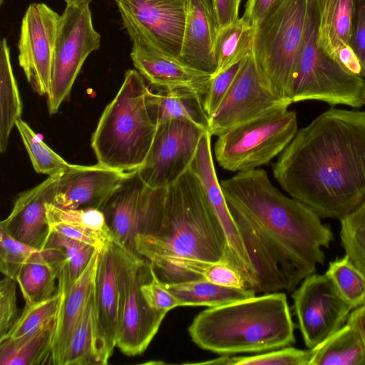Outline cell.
<instances>
[{"mask_svg": "<svg viewBox=\"0 0 365 365\" xmlns=\"http://www.w3.org/2000/svg\"><path fill=\"white\" fill-rule=\"evenodd\" d=\"M220 185L255 268L256 294L292 291L324 264L330 227L282 194L264 170L239 172Z\"/></svg>", "mask_w": 365, "mask_h": 365, "instance_id": "obj_1", "label": "cell"}, {"mask_svg": "<svg viewBox=\"0 0 365 365\" xmlns=\"http://www.w3.org/2000/svg\"><path fill=\"white\" fill-rule=\"evenodd\" d=\"M292 197L340 220L365 200V112L330 108L297 130L273 167Z\"/></svg>", "mask_w": 365, "mask_h": 365, "instance_id": "obj_2", "label": "cell"}, {"mask_svg": "<svg viewBox=\"0 0 365 365\" xmlns=\"http://www.w3.org/2000/svg\"><path fill=\"white\" fill-rule=\"evenodd\" d=\"M225 247L222 227L190 168L159 190L135 239L136 252L166 283L202 279L207 263L221 262Z\"/></svg>", "mask_w": 365, "mask_h": 365, "instance_id": "obj_3", "label": "cell"}, {"mask_svg": "<svg viewBox=\"0 0 365 365\" xmlns=\"http://www.w3.org/2000/svg\"><path fill=\"white\" fill-rule=\"evenodd\" d=\"M188 333L200 348L227 356L261 353L295 342L287 298L279 292L205 309L194 318Z\"/></svg>", "mask_w": 365, "mask_h": 365, "instance_id": "obj_4", "label": "cell"}, {"mask_svg": "<svg viewBox=\"0 0 365 365\" xmlns=\"http://www.w3.org/2000/svg\"><path fill=\"white\" fill-rule=\"evenodd\" d=\"M145 82L135 69L128 70L102 113L91 138L99 165L130 173L144 164L158 125L148 105L150 87Z\"/></svg>", "mask_w": 365, "mask_h": 365, "instance_id": "obj_5", "label": "cell"}, {"mask_svg": "<svg viewBox=\"0 0 365 365\" xmlns=\"http://www.w3.org/2000/svg\"><path fill=\"white\" fill-rule=\"evenodd\" d=\"M309 0H283L256 26L252 53L272 92L292 103L291 92L304 42Z\"/></svg>", "mask_w": 365, "mask_h": 365, "instance_id": "obj_6", "label": "cell"}, {"mask_svg": "<svg viewBox=\"0 0 365 365\" xmlns=\"http://www.w3.org/2000/svg\"><path fill=\"white\" fill-rule=\"evenodd\" d=\"M365 87L363 77L345 68L318 42V14L309 0L304 42L292 87L291 101L315 100L334 106L360 108Z\"/></svg>", "mask_w": 365, "mask_h": 365, "instance_id": "obj_7", "label": "cell"}, {"mask_svg": "<svg viewBox=\"0 0 365 365\" xmlns=\"http://www.w3.org/2000/svg\"><path fill=\"white\" fill-rule=\"evenodd\" d=\"M288 107H277L219 135L214 148L218 164L238 173L268 164L298 130L296 113Z\"/></svg>", "mask_w": 365, "mask_h": 365, "instance_id": "obj_8", "label": "cell"}, {"mask_svg": "<svg viewBox=\"0 0 365 365\" xmlns=\"http://www.w3.org/2000/svg\"><path fill=\"white\" fill-rule=\"evenodd\" d=\"M114 243L121 299L116 346L124 354L133 356L146 350L167 313L152 309L142 292V285L153 275L150 262Z\"/></svg>", "mask_w": 365, "mask_h": 365, "instance_id": "obj_9", "label": "cell"}, {"mask_svg": "<svg viewBox=\"0 0 365 365\" xmlns=\"http://www.w3.org/2000/svg\"><path fill=\"white\" fill-rule=\"evenodd\" d=\"M90 3L66 5L61 15L47 96L51 115L56 113L61 105L69 98L86 59L100 47L101 35L93 27Z\"/></svg>", "mask_w": 365, "mask_h": 365, "instance_id": "obj_10", "label": "cell"}, {"mask_svg": "<svg viewBox=\"0 0 365 365\" xmlns=\"http://www.w3.org/2000/svg\"><path fill=\"white\" fill-rule=\"evenodd\" d=\"M132 43L180 58L187 0H115Z\"/></svg>", "mask_w": 365, "mask_h": 365, "instance_id": "obj_11", "label": "cell"}, {"mask_svg": "<svg viewBox=\"0 0 365 365\" xmlns=\"http://www.w3.org/2000/svg\"><path fill=\"white\" fill-rule=\"evenodd\" d=\"M304 342L312 349L346 324L353 309L326 274L305 277L292 294Z\"/></svg>", "mask_w": 365, "mask_h": 365, "instance_id": "obj_12", "label": "cell"}, {"mask_svg": "<svg viewBox=\"0 0 365 365\" xmlns=\"http://www.w3.org/2000/svg\"><path fill=\"white\" fill-rule=\"evenodd\" d=\"M205 131L183 120L158 123L147 158L138 170L143 181L153 188H166L176 181L189 169Z\"/></svg>", "mask_w": 365, "mask_h": 365, "instance_id": "obj_13", "label": "cell"}, {"mask_svg": "<svg viewBox=\"0 0 365 365\" xmlns=\"http://www.w3.org/2000/svg\"><path fill=\"white\" fill-rule=\"evenodd\" d=\"M289 105L269 88L252 53L243 59L229 91L209 118L208 131L218 136L277 107Z\"/></svg>", "mask_w": 365, "mask_h": 365, "instance_id": "obj_14", "label": "cell"}, {"mask_svg": "<svg viewBox=\"0 0 365 365\" xmlns=\"http://www.w3.org/2000/svg\"><path fill=\"white\" fill-rule=\"evenodd\" d=\"M61 15L43 3H33L22 19L18 42L19 62L33 90L40 96L50 91Z\"/></svg>", "mask_w": 365, "mask_h": 365, "instance_id": "obj_15", "label": "cell"}, {"mask_svg": "<svg viewBox=\"0 0 365 365\" xmlns=\"http://www.w3.org/2000/svg\"><path fill=\"white\" fill-rule=\"evenodd\" d=\"M211 135H202L190 169L199 178L205 196L225 233L226 247L221 262L242 277L247 289L256 286V273L219 182L211 149Z\"/></svg>", "mask_w": 365, "mask_h": 365, "instance_id": "obj_16", "label": "cell"}, {"mask_svg": "<svg viewBox=\"0 0 365 365\" xmlns=\"http://www.w3.org/2000/svg\"><path fill=\"white\" fill-rule=\"evenodd\" d=\"M118 257L113 241L99 252L94 282V348L99 364H107L117 345L120 321Z\"/></svg>", "mask_w": 365, "mask_h": 365, "instance_id": "obj_17", "label": "cell"}, {"mask_svg": "<svg viewBox=\"0 0 365 365\" xmlns=\"http://www.w3.org/2000/svg\"><path fill=\"white\" fill-rule=\"evenodd\" d=\"M133 173H125L97 163L73 165L61 173L52 204L63 209L93 208L102 210Z\"/></svg>", "mask_w": 365, "mask_h": 365, "instance_id": "obj_18", "label": "cell"}, {"mask_svg": "<svg viewBox=\"0 0 365 365\" xmlns=\"http://www.w3.org/2000/svg\"><path fill=\"white\" fill-rule=\"evenodd\" d=\"M159 189L145 184L138 170L123 182L101 210L113 242L136 252L135 237Z\"/></svg>", "mask_w": 365, "mask_h": 365, "instance_id": "obj_19", "label": "cell"}, {"mask_svg": "<svg viewBox=\"0 0 365 365\" xmlns=\"http://www.w3.org/2000/svg\"><path fill=\"white\" fill-rule=\"evenodd\" d=\"M130 58L135 69L155 90L192 89L205 96L212 74L197 69L180 58L149 45L132 43Z\"/></svg>", "mask_w": 365, "mask_h": 365, "instance_id": "obj_20", "label": "cell"}, {"mask_svg": "<svg viewBox=\"0 0 365 365\" xmlns=\"http://www.w3.org/2000/svg\"><path fill=\"white\" fill-rule=\"evenodd\" d=\"M62 173V172H61ZM61 173L21 192L0 228L17 240L36 248H44L51 235L47 204L53 202Z\"/></svg>", "mask_w": 365, "mask_h": 365, "instance_id": "obj_21", "label": "cell"}, {"mask_svg": "<svg viewBox=\"0 0 365 365\" xmlns=\"http://www.w3.org/2000/svg\"><path fill=\"white\" fill-rule=\"evenodd\" d=\"M218 31L211 0H187L180 58L212 75L217 68L214 44Z\"/></svg>", "mask_w": 365, "mask_h": 365, "instance_id": "obj_22", "label": "cell"}, {"mask_svg": "<svg viewBox=\"0 0 365 365\" xmlns=\"http://www.w3.org/2000/svg\"><path fill=\"white\" fill-rule=\"evenodd\" d=\"M97 250L81 276L67 289L58 285L63 297L51 347V364L63 365L73 336L95 282Z\"/></svg>", "mask_w": 365, "mask_h": 365, "instance_id": "obj_23", "label": "cell"}, {"mask_svg": "<svg viewBox=\"0 0 365 365\" xmlns=\"http://www.w3.org/2000/svg\"><path fill=\"white\" fill-rule=\"evenodd\" d=\"M66 263L65 252L58 247L39 249L31 255L16 279L26 305L47 299L58 291L56 280Z\"/></svg>", "mask_w": 365, "mask_h": 365, "instance_id": "obj_24", "label": "cell"}, {"mask_svg": "<svg viewBox=\"0 0 365 365\" xmlns=\"http://www.w3.org/2000/svg\"><path fill=\"white\" fill-rule=\"evenodd\" d=\"M148 101L157 124L179 120L208 130L209 117L204 108L203 96L192 89L177 88L153 91L150 87Z\"/></svg>", "mask_w": 365, "mask_h": 365, "instance_id": "obj_25", "label": "cell"}, {"mask_svg": "<svg viewBox=\"0 0 365 365\" xmlns=\"http://www.w3.org/2000/svg\"><path fill=\"white\" fill-rule=\"evenodd\" d=\"M318 14V42L331 58L349 46L354 0H314ZM337 61V60H336Z\"/></svg>", "mask_w": 365, "mask_h": 365, "instance_id": "obj_26", "label": "cell"}, {"mask_svg": "<svg viewBox=\"0 0 365 365\" xmlns=\"http://www.w3.org/2000/svg\"><path fill=\"white\" fill-rule=\"evenodd\" d=\"M164 284L177 299L180 307H215L256 296L255 292L248 289L222 286L203 279Z\"/></svg>", "mask_w": 365, "mask_h": 365, "instance_id": "obj_27", "label": "cell"}, {"mask_svg": "<svg viewBox=\"0 0 365 365\" xmlns=\"http://www.w3.org/2000/svg\"><path fill=\"white\" fill-rule=\"evenodd\" d=\"M57 317L21 339L0 341L1 365L51 364V347Z\"/></svg>", "mask_w": 365, "mask_h": 365, "instance_id": "obj_28", "label": "cell"}, {"mask_svg": "<svg viewBox=\"0 0 365 365\" xmlns=\"http://www.w3.org/2000/svg\"><path fill=\"white\" fill-rule=\"evenodd\" d=\"M311 350L309 365H365L364 345L346 323Z\"/></svg>", "mask_w": 365, "mask_h": 365, "instance_id": "obj_29", "label": "cell"}, {"mask_svg": "<svg viewBox=\"0 0 365 365\" xmlns=\"http://www.w3.org/2000/svg\"><path fill=\"white\" fill-rule=\"evenodd\" d=\"M22 113L17 83L11 63L10 49L6 38L0 50V150L6 151L9 135Z\"/></svg>", "mask_w": 365, "mask_h": 365, "instance_id": "obj_30", "label": "cell"}, {"mask_svg": "<svg viewBox=\"0 0 365 365\" xmlns=\"http://www.w3.org/2000/svg\"><path fill=\"white\" fill-rule=\"evenodd\" d=\"M256 26L244 18L219 29L215 44L214 56L217 75L242 61L252 53Z\"/></svg>", "mask_w": 365, "mask_h": 365, "instance_id": "obj_31", "label": "cell"}, {"mask_svg": "<svg viewBox=\"0 0 365 365\" xmlns=\"http://www.w3.org/2000/svg\"><path fill=\"white\" fill-rule=\"evenodd\" d=\"M49 225L63 223L80 230L107 244L113 241L103 212L98 209H63L51 202L47 204Z\"/></svg>", "mask_w": 365, "mask_h": 365, "instance_id": "obj_32", "label": "cell"}, {"mask_svg": "<svg viewBox=\"0 0 365 365\" xmlns=\"http://www.w3.org/2000/svg\"><path fill=\"white\" fill-rule=\"evenodd\" d=\"M51 247H61L66 255L67 262L58 279V285L64 289L68 288L81 276L98 250L91 245L56 232H51L44 248Z\"/></svg>", "mask_w": 365, "mask_h": 365, "instance_id": "obj_33", "label": "cell"}, {"mask_svg": "<svg viewBox=\"0 0 365 365\" xmlns=\"http://www.w3.org/2000/svg\"><path fill=\"white\" fill-rule=\"evenodd\" d=\"M325 274L352 309L365 304V274L346 255L330 262Z\"/></svg>", "mask_w": 365, "mask_h": 365, "instance_id": "obj_34", "label": "cell"}, {"mask_svg": "<svg viewBox=\"0 0 365 365\" xmlns=\"http://www.w3.org/2000/svg\"><path fill=\"white\" fill-rule=\"evenodd\" d=\"M94 287L73 336L63 365L99 364L94 348Z\"/></svg>", "mask_w": 365, "mask_h": 365, "instance_id": "obj_35", "label": "cell"}, {"mask_svg": "<svg viewBox=\"0 0 365 365\" xmlns=\"http://www.w3.org/2000/svg\"><path fill=\"white\" fill-rule=\"evenodd\" d=\"M62 297V290L58 287V291L50 298L32 305L26 304L9 331L0 341L15 340L27 336L57 317Z\"/></svg>", "mask_w": 365, "mask_h": 365, "instance_id": "obj_36", "label": "cell"}, {"mask_svg": "<svg viewBox=\"0 0 365 365\" xmlns=\"http://www.w3.org/2000/svg\"><path fill=\"white\" fill-rule=\"evenodd\" d=\"M16 127L28 152L34 170L48 176L66 171L73 166L50 148L21 118Z\"/></svg>", "mask_w": 365, "mask_h": 365, "instance_id": "obj_37", "label": "cell"}, {"mask_svg": "<svg viewBox=\"0 0 365 365\" xmlns=\"http://www.w3.org/2000/svg\"><path fill=\"white\" fill-rule=\"evenodd\" d=\"M339 221L345 255L365 274V200Z\"/></svg>", "mask_w": 365, "mask_h": 365, "instance_id": "obj_38", "label": "cell"}, {"mask_svg": "<svg viewBox=\"0 0 365 365\" xmlns=\"http://www.w3.org/2000/svg\"><path fill=\"white\" fill-rule=\"evenodd\" d=\"M312 350L283 347L247 356H222L200 364L222 365H309Z\"/></svg>", "mask_w": 365, "mask_h": 365, "instance_id": "obj_39", "label": "cell"}, {"mask_svg": "<svg viewBox=\"0 0 365 365\" xmlns=\"http://www.w3.org/2000/svg\"><path fill=\"white\" fill-rule=\"evenodd\" d=\"M38 250L0 228V269L5 276L16 280L21 267Z\"/></svg>", "mask_w": 365, "mask_h": 365, "instance_id": "obj_40", "label": "cell"}, {"mask_svg": "<svg viewBox=\"0 0 365 365\" xmlns=\"http://www.w3.org/2000/svg\"><path fill=\"white\" fill-rule=\"evenodd\" d=\"M243 59L224 71L212 76L203 98V106L208 117L214 114L229 91Z\"/></svg>", "mask_w": 365, "mask_h": 365, "instance_id": "obj_41", "label": "cell"}, {"mask_svg": "<svg viewBox=\"0 0 365 365\" xmlns=\"http://www.w3.org/2000/svg\"><path fill=\"white\" fill-rule=\"evenodd\" d=\"M16 282L6 276L0 282V339L7 334L19 317Z\"/></svg>", "mask_w": 365, "mask_h": 365, "instance_id": "obj_42", "label": "cell"}, {"mask_svg": "<svg viewBox=\"0 0 365 365\" xmlns=\"http://www.w3.org/2000/svg\"><path fill=\"white\" fill-rule=\"evenodd\" d=\"M141 289L146 302L155 310L168 313L180 307L177 299L167 289L154 269L151 279L142 285Z\"/></svg>", "mask_w": 365, "mask_h": 365, "instance_id": "obj_43", "label": "cell"}, {"mask_svg": "<svg viewBox=\"0 0 365 365\" xmlns=\"http://www.w3.org/2000/svg\"><path fill=\"white\" fill-rule=\"evenodd\" d=\"M349 46L361 64L365 78V0H354Z\"/></svg>", "mask_w": 365, "mask_h": 365, "instance_id": "obj_44", "label": "cell"}, {"mask_svg": "<svg viewBox=\"0 0 365 365\" xmlns=\"http://www.w3.org/2000/svg\"><path fill=\"white\" fill-rule=\"evenodd\" d=\"M203 279L222 286L245 288V282L238 273L220 261L208 264L203 273Z\"/></svg>", "mask_w": 365, "mask_h": 365, "instance_id": "obj_45", "label": "cell"}, {"mask_svg": "<svg viewBox=\"0 0 365 365\" xmlns=\"http://www.w3.org/2000/svg\"><path fill=\"white\" fill-rule=\"evenodd\" d=\"M283 0H247L242 16L251 25L256 26L280 5Z\"/></svg>", "mask_w": 365, "mask_h": 365, "instance_id": "obj_46", "label": "cell"}, {"mask_svg": "<svg viewBox=\"0 0 365 365\" xmlns=\"http://www.w3.org/2000/svg\"><path fill=\"white\" fill-rule=\"evenodd\" d=\"M242 0H211L219 29L236 22Z\"/></svg>", "mask_w": 365, "mask_h": 365, "instance_id": "obj_47", "label": "cell"}, {"mask_svg": "<svg viewBox=\"0 0 365 365\" xmlns=\"http://www.w3.org/2000/svg\"><path fill=\"white\" fill-rule=\"evenodd\" d=\"M49 226L51 232L61 234L71 239L91 245L96 247L98 251H101L106 245L100 240L66 224L55 223Z\"/></svg>", "mask_w": 365, "mask_h": 365, "instance_id": "obj_48", "label": "cell"}, {"mask_svg": "<svg viewBox=\"0 0 365 365\" xmlns=\"http://www.w3.org/2000/svg\"><path fill=\"white\" fill-rule=\"evenodd\" d=\"M346 324L357 332L365 349V304L351 311Z\"/></svg>", "mask_w": 365, "mask_h": 365, "instance_id": "obj_49", "label": "cell"}, {"mask_svg": "<svg viewBox=\"0 0 365 365\" xmlns=\"http://www.w3.org/2000/svg\"><path fill=\"white\" fill-rule=\"evenodd\" d=\"M67 5H76L86 1H91V0H64Z\"/></svg>", "mask_w": 365, "mask_h": 365, "instance_id": "obj_50", "label": "cell"}, {"mask_svg": "<svg viewBox=\"0 0 365 365\" xmlns=\"http://www.w3.org/2000/svg\"><path fill=\"white\" fill-rule=\"evenodd\" d=\"M362 103H363V105L365 106V87H364L363 96H362Z\"/></svg>", "mask_w": 365, "mask_h": 365, "instance_id": "obj_51", "label": "cell"}]
</instances>
